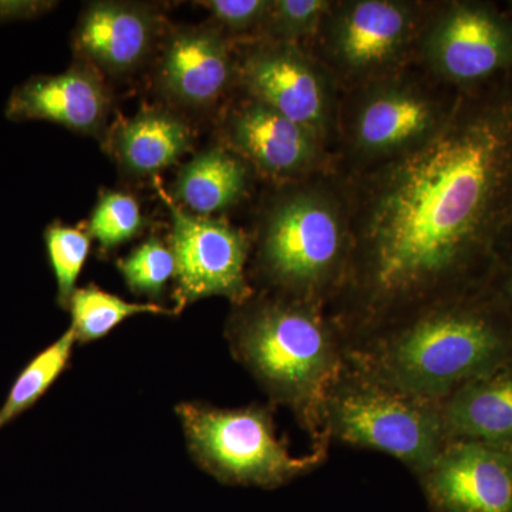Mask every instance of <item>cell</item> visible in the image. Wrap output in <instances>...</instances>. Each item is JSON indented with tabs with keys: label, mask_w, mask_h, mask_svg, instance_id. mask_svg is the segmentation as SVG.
<instances>
[{
	"label": "cell",
	"mask_w": 512,
	"mask_h": 512,
	"mask_svg": "<svg viewBox=\"0 0 512 512\" xmlns=\"http://www.w3.org/2000/svg\"><path fill=\"white\" fill-rule=\"evenodd\" d=\"M338 175L350 248L326 312L343 336L480 291L512 225V74L460 90L419 146Z\"/></svg>",
	"instance_id": "obj_1"
},
{
	"label": "cell",
	"mask_w": 512,
	"mask_h": 512,
	"mask_svg": "<svg viewBox=\"0 0 512 512\" xmlns=\"http://www.w3.org/2000/svg\"><path fill=\"white\" fill-rule=\"evenodd\" d=\"M343 343L348 365L441 403L512 355V320L476 292L343 336Z\"/></svg>",
	"instance_id": "obj_2"
},
{
	"label": "cell",
	"mask_w": 512,
	"mask_h": 512,
	"mask_svg": "<svg viewBox=\"0 0 512 512\" xmlns=\"http://www.w3.org/2000/svg\"><path fill=\"white\" fill-rule=\"evenodd\" d=\"M232 355L272 406L288 407L313 448H329L326 397L345 365L342 330L322 306L255 292L227 323Z\"/></svg>",
	"instance_id": "obj_3"
},
{
	"label": "cell",
	"mask_w": 512,
	"mask_h": 512,
	"mask_svg": "<svg viewBox=\"0 0 512 512\" xmlns=\"http://www.w3.org/2000/svg\"><path fill=\"white\" fill-rule=\"evenodd\" d=\"M252 239L261 291L328 308L348 266V207L335 170L274 184Z\"/></svg>",
	"instance_id": "obj_4"
},
{
	"label": "cell",
	"mask_w": 512,
	"mask_h": 512,
	"mask_svg": "<svg viewBox=\"0 0 512 512\" xmlns=\"http://www.w3.org/2000/svg\"><path fill=\"white\" fill-rule=\"evenodd\" d=\"M458 93L416 63L340 92L333 170H360L419 146L443 126Z\"/></svg>",
	"instance_id": "obj_5"
},
{
	"label": "cell",
	"mask_w": 512,
	"mask_h": 512,
	"mask_svg": "<svg viewBox=\"0 0 512 512\" xmlns=\"http://www.w3.org/2000/svg\"><path fill=\"white\" fill-rule=\"evenodd\" d=\"M330 443L389 454L419 477L448 444L441 403L387 386L346 363L325 404Z\"/></svg>",
	"instance_id": "obj_6"
},
{
	"label": "cell",
	"mask_w": 512,
	"mask_h": 512,
	"mask_svg": "<svg viewBox=\"0 0 512 512\" xmlns=\"http://www.w3.org/2000/svg\"><path fill=\"white\" fill-rule=\"evenodd\" d=\"M437 0H332L308 49L340 92L416 62L417 46Z\"/></svg>",
	"instance_id": "obj_7"
},
{
	"label": "cell",
	"mask_w": 512,
	"mask_h": 512,
	"mask_svg": "<svg viewBox=\"0 0 512 512\" xmlns=\"http://www.w3.org/2000/svg\"><path fill=\"white\" fill-rule=\"evenodd\" d=\"M177 413L192 457L224 484L272 490L312 473L328 458L329 448L292 456L276 436L272 404L217 409L181 403Z\"/></svg>",
	"instance_id": "obj_8"
},
{
	"label": "cell",
	"mask_w": 512,
	"mask_h": 512,
	"mask_svg": "<svg viewBox=\"0 0 512 512\" xmlns=\"http://www.w3.org/2000/svg\"><path fill=\"white\" fill-rule=\"evenodd\" d=\"M414 63L458 92L512 74V13L487 0H437Z\"/></svg>",
	"instance_id": "obj_9"
},
{
	"label": "cell",
	"mask_w": 512,
	"mask_h": 512,
	"mask_svg": "<svg viewBox=\"0 0 512 512\" xmlns=\"http://www.w3.org/2000/svg\"><path fill=\"white\" fill-rule=\"evenodd\" d=\"M237 66L238 83L249 99L308 127L333 156L340 90L308 47L252 40Z\"/></svg>",
	"instance_id": "obj_10"
},
{
	"label": "cell",
	"mask_w": 512,
	"mask_h": 512,
	"mask_svg": "<svg viewBox=\"0 0 512 512\" xmlns=\"http://www.w3.org/2000/svg\"><path fill=\"white\" fill-rule=\"evenodd\" d=\"M171 215V251L175 259L174 313L210 296H224L234 305L255 293L249 282L252 239L222 218L200 217L175 204L157 183Z\"/></svg>",
	"instance_id": "obj_11"
},
{
	"label": "cell",
	"mask_w": 512,
	"mask_h": 512,
	"mask_svg": "<svg viewBox=\"0 0 512 512\" xmlns=\"http://www.w3.org/2000/svg\"><path fill=\"white\" fill-rule=\"evenodd\" d=\"M225 136L229 150L274 184L333 170L332 151L312 130L249 97L229 114Z\"/></svg>",
	"instance_id": "obj_12"
},
{
	"label": "cell",
	"mask_w": 512,
	"mask_h": 512,
	"mask_svg": "<svg viewBox=\"0 0 512 512\" xmlns=\"http://www.w3.org/2000/svg\"><path fill=\"white\" fill-rule=\"evenodd\" d=\"M431 512H512V450L450 441L421 476Z\"/></svg>",
	"instance_id": "obj_13"
},
{
	"label": "cell",
	"mask_w": 512,
	"mask_h": 512,
	"mask_svg": "<svg viewBox=\"0 0 512 512\" xmlns=\"http://www.w3.org/2000/svg\"><path fill=\"white\" fill-rule=\"evenodd\" d=\"M110 97L89 69L73 67L55 76L30 77L10 94V121H50L74 133L97 134L109 114Z\"/></svg>",
	"instance_id": "obj_14"
},
{
	"label": "cell",
	"mask_w": 512,
	"mask_h": 512,
	"mask_svg": "<svg viewBox=\"0 0 512 512\" xmlns=\"http://www.w3.org/2000/svg\"><path fill=\"white\" fill-rule=\"evenodd\" d=\"M237 80V59L221 30H184L165 45L160 64L161 86L181 103L211 106Z\"/></svg>",
	"instance_id": "obj_15"
},
{
	"label": "cell",
	"mask_w": 512,
	"mask_h": 512,
	"mask_svg": "<svg viewBox=\"0 0 512 512\" xmlns=\"http://www.w3.org/2000/svg\"><path fill=\"white\" fill-rule=\"evenodd\" d=\"M157 20L143 6L92 3L80 19L76 45L82 55L110 74L137 69L150 53Z\"/></svg>",
	"instance_id": "obj_16"
},
{
	"label": "cell",
	"mask_w": 512,
	"mask_h": 512,
	"mask_svg": "<svg viewBox=\"0 0 512 512\" xmlns=\"http://www.w3.org/2000/svg\"><path fill=\"white\" fill-rule=\"evenodd\" d=\"M450 441H474L512 450V355L458 387L441 402Z\"/></svg>",
	"instance_id": "obj_17"
},
{
	"label": "cell",
	"mask_w": 512,
	"mask_h": 512,
	"mask_svg": "<svg viewBox=\"0 0 512 512\" xmlns=\"http://www.w3.org/2000/svg\"><path fill=\"white\" fill-rule=\"evenodd\" d=\"M251 165L228 147L202 151L181 168L174 195L184 210L214 218L244 200Z\"/></svg>",
	"instance_id": "obj_18"
},
{
	"label": "cell",
	"mask_w": 512,
	"mask_h": 512,
	"mask_svg": "<svg viewBox=\"0 0 512 512\" xmlns=\"http://www.w3.org/2000/svg\"><path fill=\"white\" fill-rule=\"evenodd\" d=\"M191 147V130L165 111H141L124 121L114 136V154L121 167L136 175L156 174L177 163Z\"/></svg>",
	"instance_id": "obj_19"
},
{
	"label": "cell",
	"mask_w": 512,
	"mask_h": 512,
	"mask_svg": "<svg viewBox=\"0 0 512 512\" xmlns=\"http://www.w3.org/2000/svg\"><path fill=\"white\" fill-rule=\"evenodd\" d=\"M72 312V329L76 342L89 343L103 339L123 320L131 316L171 315L173 311L158 306L156 303H131L119 296L111 295L90 285L79 288L70 298L69 308Z\"/></svg>",
	"instance_id": "obj_20"
},
{
	"label": "cell",
	"mask_w": 512,
	"mask_h": 512,
	"mask_svg": "<svg viewBox=\"0 0 512 512\" xmlns=\"http://www.w3.org/2000/svg\"><path fill=\"white\" fill-rule=\"evenodd\" d=\"M74 343L76 336L69 329L23 369L10 390L8 400L0 409V430L32 407L56 382L69 363Z\"/></svg>",
	"instance_id": "obj_21"
},
{
	"label": "cell",
	"mask_w": 512,
	"mask_h": 512,
	"mask_svg": "<svg viewBox=\"0 0 512 512\" xmlns=\"http://www.w3.org/2000/svg\"><path fill=\"white\" fill-rule=\"evenodd\" d=\"M330 5L332 0H272L268 18L255 40L308 46Z\"/></svg>",
	"instance_id": "obj_22"
},
{
	"label": "cell",
	"mask_w": 512,
	"mask_h": 512,
	"mask_svg": "<svg viewBox=\"0 0 512 512\" xmlns=\"http://www.w3.org/2000/svg\"><path fill=\"white\" fill-rule=\"evenodd\" d=\"M45 242L50 265L56 276L57 302L67 309L76 291L77 278L89 256L90 237L82 229L64 227L55 222L46 228Z\"/></svg>",
	"instance_id": "obj_23"
},
{
	"label": "cell",
	"mask_w": 512,
	"mask_h": 512,
	"mask_svg": "<svg viewBox=\"0 0 512 512\" xmlns=\"http://www.w3.org/2000/svg\"><path fill=\"white\" fill-rule=\"evenodd\" d=\"M144 225L146 220L138 202L131 195L111 191L101 195L97 202L87 234L104 249H113L136 237Z\"/></svg>",
	"instance_id": "obj_24"
},
{
	"label": "cell",
	"mask_w": 512,
	"mask_h": 512,
	"mask_svg": "<svg viewBox=\"0 0 512 512\" xmlns=\"http://www.w3.org/2000/svg\"><path fill=\"white\" fill-rule=\"evenodd\" d=\"M117 268L131 291L158 298L168 279L175 274V259L173 251L165 247L163 241L150 238L127 258L120 259Z\"/></svg>",
	"instance_id": "obj_25"
},
{
	"label": "cell",
	"mask_w": 512,
	"mask_h": 512,
	"mask_svg": "<svg viewBox=\"0 0 512 512\" xmlns=\"http://www.w3.org/2000/svg\"><path fill=\"white\" fill-rule=\"evenodd\" d=\"M200 5L210 10L212 18L235 36L258 37L268 18L272 0H207Z\"/></svg>",
	"instance_id": "obj_26"
},
{
	"label": "cell",
	"mask_w": 512,
	"mask_h": 512,
	"mask_svg": "<svg viewBox=\"0 0 512 512\" xmlns=\"http://www.w3.org/2000/svg\"><path fill=\"white\" fill-rule=\"evenodd\" d=\"M478 292L512 320V225L501 239L490 274Z\"/></svg>",
	"instance_id": "obj_27"
},
{
	"label": "cell",
	"mask_w": 512,
	"mask_h": 512,
	"mask_svg": "<svg viewBox=\"0 0 512 512\" xmlns=\"http://www.w3.org/2000/svg\"><path fill=\"white\" fill-rule=\"evenodd\" d=\"M55 6L45 0H0V25L40 18Z\"/></svg>",
	"instance_id": "obj_28"
},
{
	"label": "cell",
	"mask_w": 512,
	"mask_h": 512,
	"mask_svg": "<svg viewBox=\"0 0 512 512\" xmlns=\"http://www.w3.org/2000/svg\"><path fill=\"white\" fill-rule=\"evenodd\" d=\"M505 8L510 10V12L512 13V0H510V2L505 3Z\"/></svg>",
	"instance_id": "obj_29"
}]
</instances>
